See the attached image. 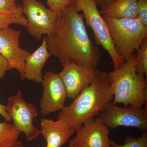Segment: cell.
<instances>
[{"label": "cell", "instance_id": "6da1fadb", "mask_svg": "<svg viewBox=\"0 0 147 147\" xmlns=\"http://www.w3.org/2000/svg\"><path fill=\"white\" fill-rule=\"evenodd\" d=\"M74 5L57 15L55 30L45 37L47 49L63 66L69 62L97 69L101 58L99 48L92 42L83 14Z\"/></svg>", "mask_w": 147, "mask_h": 147}, {"label": "cell", "instance_id": "7a4b0ae2", "mask_svg": "<svg viewBox=\"0 0 147 147\" xmlns=\"http://www.w3.org/2000/svg\"><path fill=\"white\" fill-rule=\"evenodd\" d=\"M113 97L108 73L96 69L92 83L60 111L57 120L64 121L76 130L85 121L103 112Z\"/></svg>", "mask_w": 147, "mask_h": 147}, {"label": "cell", "instance_id": "3957f363", "mask_svg": "<svg viewBox=\"0 0 147 147\" xmlns=\"http://www.w3.org/2000/svg\"><path fill=\"white\" fill-rule=\"evenodd\" d=\"M114 104L123 103L134 108L147 105V82L145 75L137 73L136 54L120 67L108 73Z\"/></svg>", "mask_w": 147, "mask_h": 147}, {"label": "cell", "instance_id": "277c9868", "mask_svg": "<svg viewBox=\"0 0 147 147\" xmlns=\"http://www.w3.org/2000/svg\"><path fill=\"white\" fill-rule=\"evenodd\" d=\"M102 17L117 53L125 61L129 60L147 38V27L137 18L118 19Z\"/></svg>", "mask_w": 147, "mask_h": 147}, {"label": "cell", "instance_id": "5b68a950", "mask_svg": "<svg viewBox=\"0 0 147 147\" xmlns=\"http://www.w3.org/2000/svg\"><path fill=\"white\" fill-rule=\"evenodd\" d=\"M74 6L78 12H83L86 24L92 30L96 45L101 46L110 55L114 69L120 67L125 61L117 53L108 26L93 1L76 0Z\"/></svg>", "mask_w": 147, "mask_h": 147}, {"label": "cell", "instance_id": "8992f818", "mask_svg": "<svg viewBox=\"0 0 147 147\" xmlns=\"http://www.w3.org/2000/svg\"><path fill=\"white\" fill-rule=\"evenodd\" d=\"M5 106L13 124L21 132H24L28 141L38 138L40 131L33 123L37 116V110L33 104L24 100L20 90L16 94L9 98Z\"/></svg>", "mask_w": 147, "mask_h": 147}, {"label": "cell", "instance_id": "52a82bcc", "mask_svg": "<svg viewBox=\"0 0 147 147\" xmlns=\"http://www.w3.org/2000/svg\"><path fill=\"white\" fill-rule=\"evenodd\" d=\"M22 8L27 17V30L36 39L40 40L42 36L53 32L57 17L53 11L37 0H23Z\"/></svg>", "mask_w": 147, "mask_h": 147}, {"label": "cell", "instance_id": "ba28073f", "mask_svg": "<svg viewBox=\"0 0 147 147\" xmlns=\"http://www.w3.org/2000/svg\"><path fill=\"white\" fill-rule=\"evenodd\" d=\"M98 116L109 128L130 127L138 129L143 132L147 129V108H121L111 101Z\"/></svg>", "mask_w": 147, "mask_h": 147}, {"label": "cell", "instance_id": "9c48e42d", "mask_svg": "<svg viewBox=\"0 0 147 147\" xmlns=\"http://www.w3.org/2000/svg\"><path fill=\"white\" fill-rule=\"evenodd\" d=\"M21 32L6 27L0 30V54L7 61L11 69H15L25 80V61L31 53L19 46Z\"/></svg>", "mask_w": 147, "mask_h": 147}, {"label": "cell", "instance_id": "30bf717a", "mask_svg": "<svg viewBox=\"0 0 147 147\" xmlns=\"http://www.w3.org/2000/svg\"><path fill=\"white\" fill-rule=\"evenodd\" d=\"M43 93L40 100V113L43 116L60 111L64 107L67 94L59 74L48 71L43 76Z\"/></svg>", "mask_w": 147, "mask_h": 147}, {"label": "cell", "instance_id": "8fae6325", "mask_svg": "<svg viewBox=\"0 0 147 147\" xmlns=\"http://www.w3.org/2000/svg\"><path fill=\"white\" fill-rule=\"evenodd\" d=\"M76 132L69 144L81 147H110L109 128L99 116L85 121Z\"/></svg>", "mask_w": 147, "mask_h": 147}, {"label": "cell", "instance_id": "7c38bea8", "mask_svg": "<svg viewBox=\"0 0 147 147\" xmlns=\"http://www.w3.org/2000/svg\"><path fill=\"white\" fill-rule=\"evenodd\" d=\"M63 67V69L58 74L65 87L67 98L74 99L92 82L96 69L74 62Z\"/></svg>", "mask_w": 147, "mask_h": 147}, {"label": "cell", "instance_id": "4fadbf2b", "mask_svg": "<svg viewBox=\"0 0 147 147\" xmlns=\"http://www.w3.org/2000/svg\"><path fill=\"white\" fill-rule=\"evenodd\" d=\"M40 134L46 143V147H61L76 132L64 121L43 118L40 122Z\"/></svg>", "mask_w": 147, "mask_h": 147}, {"label": "cell", "instance_id": "5bb4252c", "mask_svg": "<svg viewBox=\"0 0 147 147\" xmlns=\"http://www.w3.org/2000/svg\"><path fill=\"white\" fill-rule=\"evenodd\" d=\"M48 51L45 37L42 43L35 51L27 57L25 61V79L36 83H42L43 74L42 68L50 56Z\"/></svg>", "mask_w": 147, "mask_h": 147}, {"label": "cell", "instance_id": "9a60e30c", "mask_svg": "<svg viewBox=\"0 0 147 147\" xmlns=\"http://www.w3.org/2000/svg\"><path fill=\"white\" fill-rule=\"evenodd\" d=\"M102 16L115 19L137 18L138 13L137 0H115L99 11Z\"/></svg>", "mask_w": 147, "mask_h": 147}, {"label": "cell", "instance_id": "2e32d148", "mask_svg": "<svg viewBox=\"0 0 147 147\" xmlns=\"http://www.w3.org/2000/svg\"><path fill=\"white\" fill-rule=\"evenodd\" d=\"M21 133L13 124L4 121L0 123V147H12Z\"/></svg>", "mask_w": 147, "mask_h": 147}, {"label": "cell", "instance_id": "e0dca14e", "mask_svg": "<svg viewBox=\"0 0 147 147\" xmlns=\"http://www.w3.org/2000/svg\"><path fill=\"white\" fill-rule=\"evenodd\" d=\"M28 21L22 12L0 13V30L9 27L11 24H18L26 27Z\"/></svg>", "mask_w": 147, "mask_h": 147}, {"label": "cell", "instance_id": "ac0fdd59", "mask_svg": "<svg viewBox=\"0 0 147 147\" xmlns=\"http://www.w3.org/2000/svg\"><path fill=\"white\" fill-rule=\"evenodd\" d=\"M136 68L137 73L147 76V38L137 50Z\"/></svg>", "mask_w": 147, "mask_h": 147}, {"label": "cell", "instance_id": "d6986e66", "mask_svg": "<svg viewBox=\"0 0 147 147\" xmlns=\"http://www.w3.org/2000/svg\"><path fill=\"white\" fill-rule=\"evenodd\" d=\"M110 147H147V133L143 132L139 137L127 136L123 145L119 144L110 139Z\"/></svg>", "mask_w": 147, "mask_h": 147}, {"label": "cell", "instance_id": "ffe728a7", "mask_svg": "<svg viewBox=\"0 0 147 147\" xmlns=\"http://www.w3.org/2000/svg\"><path fill=\"white\" fill-rule=\"evenodd\" d=\"M51 10L59 15L69 7L75 5L76 0H46Z\"/></svg>", "mask_w": 147, "mask_h": 147}, {"label": "cell", "instance_id": "44dd1931", "mask_svg": "<svg viewBox=\"0 0 147 147\" xmlns=\"http://www.w3.org/2000/svg\"><path fill=\"white\" fill-rule=\"evenodd\" d=\"M15 2L14 0H0V13H23L22 6L17 5Z\"/></svg>", "mask_w": 147, "mask_h": 147}, {"label": "cell", "instance_id": "7402d4cb", "mask_svg": "<svg viewBox=\"0 0 147 147\" xmlns=\"http://www.w3.org/2000/svg\"><path fill=\"white\" fill-rule=\"evenodd\" d=\"M138 13L137 18L147 27V0H137Z\"/></svg>", "mask_w": 147, "mask_h": 147}, {"label": "cell", "instance_id": "603a6c76", "mask_svg": "<svg viewBox=\"0 0 147 147\" xmlns=\"http://www.w3.org/2000/svg\"><path fill=\"white\" fill-rule=\"evenodd\" d=\"M10 69L7 61L0 54V80L3 79L7 71Z\"/></svg>", "mask_w": 147, "mask_h": 147}, {"label": "cell", "instance_id": "cb8c5ba5", "mask_svg": "<svg viewBox=\"0 0 147 147\" xmlns=\"http://www.w3.org/2000/svg\"><path fill=\"white\" fill-rule=\"evenodd\" d=\"M97 6L100 7L101 8H104L111 4L115 0H93Z\"/></svg>", "mask_w": 147, "mask_h": 147}, {"label": "cell", "instance_id": "d4e9b609", "mask_svg": "<svg viewBox=\"0 0 147 147\" xmlns=\"http://www.w3.org/2000/svg\"><path fill=\"white\" fill-rule=\"evenodd\" d=\"M0 115L5 120L9 122L11 120L6 110L5 105H3L0 103Z\"/></svg>", "mask_w": 147, "mask_h": 147}, {"label": "cell", "instance_id": "484cf974", "mask_svg": "<svg viewBox=\"0 0 147 147\" xmlns=\"http://www.w3.org/2000/svg\"><path fill=\"white\" fill-rule=\"evenodd\" d=\"M12 147H24L21 142L17 141Z\"/></svg>", "mask_w": 147, "mask_h": 147}, {"label": "cell", "instance_id": "4316f807", "mask_svg": "<svg viewBox=\"0 0 147 147\" xmlns=\"http://www.w3.org/2000/svg\"><path fill=\"white\" fill-rule=\"evenodd\" d=\"M69 147H81L77 145L71 144H69Z\"/></svg>", "mask_w": 147, "mask_h": 147}, {"label": "cell", "instance_id": "83f0119b", "mask_svg": "<svg viewBox=\"0 0 147 147\" xmlns=\"http://www.w3.org/2000/svg\"><path fill=\"white\" fill-rule=\"evenodd\" d=\"M14 1H17V0H14Z\"/></svg>", "mask_w": 147, "mask_h": 147}]
</instances>
